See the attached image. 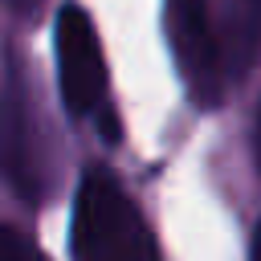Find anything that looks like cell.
Returning a JSON list of instances; mask_svg holds the SVG:
<instances>
[{
    "mask_svg": "<svg viewBox=\"0 0 261 261\" xmlns=\"http://www.w3.org/2000/svg\"><path fill=\"white\" fill-rule=\"evenodd\" d=\"M249 261H261V220L253 228V241H249Z\"/></svg>",
    "mask_w": 261,
    "mask_h": 261,
    "instance_id": "cell-7",
    "label": "cell"
},
{
    "mask_svg": "<svg viewBox=\"0 0 261 261\" xmlns=\"http://www.w3.org/2000/svg\"><path fill=\"white\" fill-rule=\"evenodd\" d=\"M163 29H167V45H171L175 69L184 73L188 94L212 106L228 82L212 0H163Z\"/></svg>",
    "mask_w": 261,
    "mask_h": 261,
    "instance_id": "cell-3",
    "label": "cell"
},
{
    "mask_svg": "<svg viewBox=\"0 0 261 261\" xmlns=\"http://www.w3.org/2000/svg\"><path fill=\"white\" fill-rule=\"evenodd\" d=\"M73 261H159V245L139 204L106 167H90L73 196Z\"/></svg>",
    "mask_w": 261,
    "mask_h": 261,
    "instance_id": "cell-1",
    "label": "cell"
},
{
    "mask_svg": "<svg viewBox=\"0 0 261 261\" xmlns=\"http://www.w3.org/2000/svg\"><path fill=\"white\" fill-rule=\"evenodd\" d=\"M53 45H57V86L65 110L73 118L106 114V57L98 29L82 4H65L57 12Z\"/></svg>",
    "mask_w": 261,
    "mask_h": 261,
    "instance_id": "cell-4",
    "label": "cell"
},
{
    "mask_svg": "<svg viewBox=\"0 0 261 261\" xmlns=\"http://www.w3.org/2000/svg\"><path fill=\"white\" fill-rule=\"evenodd\" d=\"M0 175L12 196H20L24 204H41L45 184H49L45 143L37 126L33 90L16 53H8L4 82H0Z\"/></svg>",
    "mask_w": 261,
    "mask_h": 261,
    "instance_id": "cell-2",
    "label": "cell"
},
{
    "mask_svg": "<svg viewBox=\"0 0 261 261\" xmlns=\"http://www.w3.org/2000/svg\"><path fill=\"white\" fill-rule=\"evenodd\" d=\"M253 147H257V167H261V106H257V130H253Z\"/></svg>",
    "mask_w": 261,
    "mask_h": 261,
    "instance_id": "cell-8",
    "label": "cell"
},
{
    "mask_svg": "<svg viewBox=\"0 0 261 261\" xmlns=\"http://www.w3.org/2000/svg\"><path fill=\"white\" fill-rule=\"evenodd\" d=\"M216 24H220L224 69L232 82L253 65V57L261 49V0H220Z\"/></svg>",
    "mask_w": 261,
    "mask_h": 261,
    "instance_id": "cell-5",
    "label": "cell"
},
{
    "mask_svg": "<svg viewBox=\"0 0 261 261\" xmlns=\"http://www.w3.org/2000/svg\"><path fill=\"white\" fill-rule=\"evenodd\" d=\"M0 261H49L29 232L12 228V224H0Z\"/></svg>",
    "mask_w": 261,
    "mask_h": 261,
    "instance_id": "cell-6",
    "label": "cell"
}]
</instances>
